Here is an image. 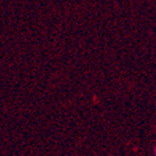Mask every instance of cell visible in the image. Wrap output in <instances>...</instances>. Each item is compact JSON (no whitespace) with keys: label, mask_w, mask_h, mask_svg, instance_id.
<instances>
[{"label":"cell","mask_w":156,"mask_h":156,"mask_svg":"<svg viewBox=\"0 0 156 156\" xmlns=\"http://www.w3.org/2000/svg\"><path fill=\"white\" fill-rule=\"evenodd\" d=\"M154 154H155V155H156V146H155V147H154Z\"/></svg>","instance_id":"cell-1"}]
</instances>
